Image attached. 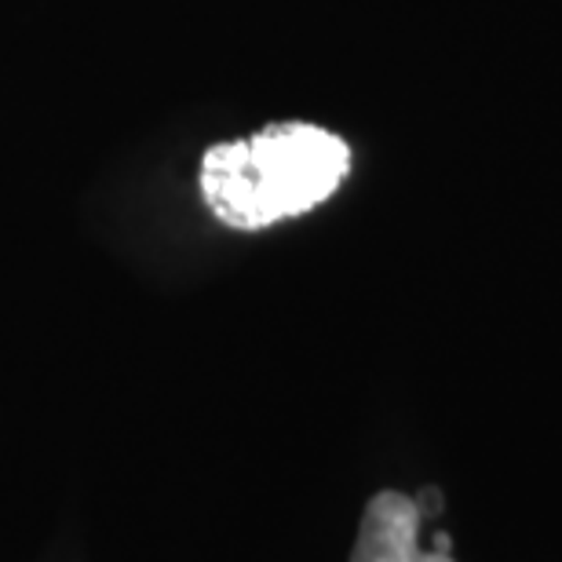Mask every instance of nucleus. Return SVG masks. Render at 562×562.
<instances>
[{
  "mask_svg": "<svg viewBox=\"0 0 562 562\" xmlns=\"http://www.w3.org/2000/svg\"><path fill=\"white\" fill-rule=\"evenodd\" d=\"M417 508H420V519H431V515L442 512V493H438L435 486H427L424 493H417Z\"/></svg>",
  "mask_w": 562,
  "mask_h": 562,
  "instance_id": "3",
  "label": "nucleus"
},
{
  "mask_svg": "<svg viewBox=\"0 0 562 562\" xmlns=\"http://www.w3.org/2000/svg\"><path fill=\"white\" fill-rule=\"evenodd\" d=\"M351 172V146L307 121H278L249 139L209 146L198 187L231 231H267L325 205Z\"/></svg>",
  "mask_w": 562,
  "mask_h": 562,
  "instance_id": "1",
  "label": "nucleus"
},
{
  "mask_svg": "<svg viewBox=\"0 0 562 562\" xmlns=\"http://www.w3.org/2000/svg\"><path fill=\"white\" fill-rule=\"evenodd\" d=\"M420 508L406 493L384 490L366 504L362 526L351 562H457L453 559V537L435 533V544H420Z\"/></svg>",
  "mask_w": 562,
  "mask_h": 562,
  "instance_id": "2",
  "label": "nucleus"
}]
</instances>
